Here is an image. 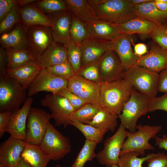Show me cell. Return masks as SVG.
<instances>
[{
	"label": "cell",
	"instance_id": "db71d44e",
	"mask_svg": "<svg viewBox=\"0 0 167 167\" xmlns=\"http://www.w3.org/2000/svg\"><path fill=\"white\" fill-rule=\"evenodd\" d=\"M37 1L35 0H18L16 1V4L19 8H21Z\"/></svg>",
	"mask_w": 167,
	"mask_h": 167
},
{
	"label": "cell",
	"instance_id": "6f0895ef",
	"mask_svg": "<svg viewBox=\"0 0 167 167\" xmlns=\"http://www.w3.org/2000/svg\"><path fill=\"white\" fill-rule=\"evenodd\" d=\"M112 167H119L118 165H114L112 166Z\"/></svg>",
	"mask_w": 167,
	"mask_h": 167
},
{
	"label": "cell",
	"instance_id": "94428289",
	"mask_svg": "<svg viewBox=\"0 0 167 167\" xmlns=\"http://www.w3.org/2000/svg\"><path fill=\"white\" fill-rule=\"evenodd\" d=\"M0 167H5L3 166H2V165H0Z\"/></svg>",
	"mask_w": 167,
	"mask_h": 167
},
{
	"label": "cell",
	"instance_id": "836d02e7",
	"mask_svg": "<svg viewBox=\"0 0 167 167\" xmlns=\"http://www.w3.org/2000/svg\"><path fill=\"white\" fill-rule=\"evenodd\" d=\"M97 144L86 139L83 147L70 167H84L86 163L96 157L95 150Z\"/></svg>",
	"mask_w": 167,
	"mask_h": 167
},
{
	"label": "cell",
	"instance_id": "f546056e",
	"mask_svg": "<svg viewBox=\"0 0 167 167\" xmlns=\"http://www.w3.org/2000/svg\"><path fill=\"white\" fill-rule=\"evenodd\" d=\"M118 116L113 114L101 107L92 120L86 124L106 130L114 132L118 126Z\"/></svg>",
	"mask_w": 167,
	"mask_h": 167
},
{
	"label": "cell",
	"instance_id": "8fae6325",
	"mask_svg": "<svg viewBox=\"0 0 167 167\" xmlns=\"http://www.w3.org/2000/svg\"><path fill=\"white\" fill-rule=\"evenodd\" d=\"M43 106L48 108L55 122V125L62 126L64 128L72 126L70 117L75 110L67 100L65 97L52 93L48 94L41 100Z\"/></svg>",
	"mask_w": 167,
	"mask_h": 167
},
{
	"label": "cell",
	"instance_id": "680465c9",
	"mask_svg": "<svg viewBox=\"0 0 167 167\" xmlns=\"http://www.w3.org/2000/svg\"><path fill=\"white\" fill-rule=\"evenodd\" d=\"M55 167H62V166H61V165H57Z\"/></svg>",
	"mask_w": 167,
	"mask_h": 167
},
{
	"label": "cell",
	"instance_id": "c3c4849f",
	"mask_svg": "<svg viewBox=\"0 0 167 167\" xmlns=\"http://www.w3.org/2000/svg\"><path fill=\"white\" fill-rule=\"evenodd\" d=\"M158 91L167 93V68L159 73Z\"/></svg>",
	"mask_w": 167,
	"mask_h": 167
},
{
	"label": "cell",
	"instance_id": "d590c367",
	"mask_svg": "<svg viewBox=\"0 0 167 167\" xmlns=\"http://www.w3.org/2000/svg\"><path fill=\"white\" fill-rule=\"evenodd\" d=\"M157 153H149L141 157L139 153L129 152L120 154L118 165L119 167H143V164L149 159L156 156Z\"/></svg>",
	"mask_w": 167,
	"mask_h": 167
},
{
	"label": "cell",
	"instance_id": "3957f363",
	"mask_svg": "<svg viewBox=\"0 0 167 167\" xmlns=\"http://www.w3.org/2000/svg\"><path fill=\"white\" fill-rule=\"evenodd\" d=\"M151 99L134 89L118 116L120 124L130 132H135L138 119L149 112Z\"/></svg>",
	"mask_w": 167,
	"mask_h": 167
},
{
	"label": "cell",
	"instance_id": "f6af8a7d",
	"mask_svg": "<svg viewBox=\"0 0 167 167\" xmlns=\"http://www.w3.org/2000/svg\"><path fill=\"white\" fill-rule=\"evenodd\" d=\"M147 167H167V155L157 153L154 157L147 161Z\"/></svg>",
	"mask_w": 167,
	"mask_h": 167
},
{
	"label": "cell",
	"instance_id": "60d3db41",
	"mask_svg": "<svg viewBox=\"0 0 167 167\" xmlns=\"http://www.w3.org/2000/svg\"><path fill=\"white\" fill-rule=\"evenodd\" d=\"M45 69L55 75L68 79L75 75L73 69L69 62L53 66Z\"/></svg>",
	"mask_w": 167,
	"mask_h": 167
},
{
	"label": "cell",
	"instance_id": "52a82bcc",
	"mask_svg": "<svg viewBox=\"0 0 167 167\" xmlns=\"http://www.w3.org/2000/svg\"><path fill=\"white\" fill-rule=\"evenodd\" d=\"M40 145L50 160L54 161L63 158L71 149L69 138L58 131L50 122Z\"/></svg>",
	"mask_w": 167,
	"mask_h": 167
},
{
	"label": "cell",
	"instance_id": "4dcf8cb0",
	"mask_svg": "<svg viewBox=\"0 0 167 167\" xmlns=\"http://www.w3.org/2000/svg\"><path fill=\"white\" fill-rule=\"evenodd\" d=\"M7 56V69H14L32 61L26 50H15L11 48H5Z\"/></svg>",
	"mask_w": 167,
	"mask_h": 167
},
{
	"label": "cell",
	"instance_id": "681fc988",
	"mask_svg": "<svg viewBox=\"0 0 167 167\" xmlns=\"http://www.w3.org/2000/svg\"><path fill=\"white\" fill-rule=\"evenodd\" d=\"M7 68V56L5 49L1 46L0 47V75H5Z\"/></svg>",
	"mask_w": 167,
	"mask_h": 167
},
{
	"label": "cell",
	"instance_id": "9c48e42d",
	"mask_svg": "<svg viewBox=\"0 0 167 167\" xmlns=\"http://www.w3.org/2000/svg\"><path fill=\"white\" fill-rule=\"evenodd\" d=\"M126 132V128L120 124L113 135L105 140L103 149L96 153V158L100 164L106 167L118 165Z\"/></svg>",
	"mask_w": 167,
	"mask_h": 167
},
{
	"label": "cell",
	"instance_id": "5bb4252c",
	"mask_svg": "<svg viewBox=\"0 0 167 167\" xmlns=\"http://www.w3.org/2000/svg\"><path fill=\"white\" fill-rule=\"evenodd\" d=\"M102 83H107L123 78L126 70L117 54L113 50L104 53L98 61Z\"/></svg>",
	"mask_w": 167,
	"mask_h": 167
},
{
	"label": "cell",
	"instance_id": "1f68e13d",
	"mask_svg": "<svg viewBox=\"0 0 167 167\" xmlns=\"http://www.w3.org/2000/svg\"><path fill=\"white\" fill-rule=\"evenodd\" d=\"M70 35L71 40L80 46L91 37L87 24L72 14Z\"/></svg>",
	"mask_w": 167,
	"mask_h": 167
},
{
	"label": "cell",
	"instance_id": "816d5d0a",
	"mask_svg": "<svg viewBox=\"0 0 167 167\" xmlns=\"http://www.w3.org/2000/svg\"><path fill=\"white\" fill-rule=\"evenodd\" d=\"M134 50L135 54L139 57L144 55L148 52L146 45L143 43L134 45Z\"/></svg>",
	"mask_w": 167,
	"mask_h": 167
},
{
	"label": "cell",
	"instance_id": "30bf717a",
	"mask_svg": "<svg viewBox=\"0 0 167 167\" xmlns=\"http://www.w3.org/2000/svg\"><path fill=\"white\" fill-rule=\"evenodd\" d=\"M52 118L51 114L45 110L31 107L27 120L25 142L40 144Z\"/></svg>",
	"mask_w": 167,
	"mask_h": 167
},
{
	"label": "cell",
	"instance_id": "7dc6e473",
	"mask_svg": "<svg viewBox=\"0 0 167 167\" xmlns=\"http://www.w3.org/2000/svg\"><path fill=\"white\" fill-rule=\"evenodd\" d=\"M13 112H4L0 113V137L1 138L6 132L8 125Z\"/></svg>",
	"mask_w": 167,
	"mask_h": 167
},
{
	"label": "cell",
	"instance_id": "83f0119b",
	"mask_svg": "<svg viewBox=\"0 0 167 167\" xmlns=\"http://www.w3.org/2000/svg\"><path fill=\"white\" fill-rule=\"evenodd\" d=\"M135 6L137 16L147 19L158 25H167V12L158 9L154 0Z\"/></svg>",
	"mask_w": 167,
	"mask_h": 167
},
{
	"label": "cell",
	"instance_id": "11a10c76",
	"mask_svg": "<svg viewBox=\"0 0 167 167\" xmlns=\"http://www.w3.org/2000/svg\"><path fill=\"white\" fill-rule=\"evenodd\" d=\"M15 167H31L30 165L21 157Z\"/></svg>",
	"mask_w": 167,
	"mask_h": 167
},
{
	"label": "cell",
	"instance_id": "4fadbf2b",
	"mask_svg": "<svg viewBox=\"0 0 167 167\" xmlns=\"http://www.w3.org/2000/svg\"><path fill=\"white\" fill-rule=\"evenodd\" d=\"M68 89L88 103L100 105L101 84L92 82L77 75L68 79Z\"/></svg>",
	"mask_w": 167,
	"mask_h": 167
},
{
	"label": "cell",
	"instance_id": "cb8c5ba5",
	"mask_svg": "<svg viewBox=\"0 0 167 167\" xmlns=\"http://www.w3.org/2000/svg\"><path fill=\"white\" fill-rule=\"evenodd\" d=\"M65 45L54 41L41 55L40 61L42 68L68 62Z\"/></svg>",
	"mask_w": 167,
	"mask_h": 167
},
{
	"label": "cell",
	"instance_id": "6da1fadb",
	"mask_svg": "<svg viewBox=\"0 0 167 167\" xmlns=\"http://www.w3.org/2000/svg\"><path fill=\"white\" fill-rule=\"evenodd\" d=\"M134 88L123 78L101 84L100 105L118 116Z\"/></svg>",
	"mask_w": 167,
	"mask_h": 167
},
{
	"label": "cell",
	"instance_id": "ba28073f",
	"mask_svg": "<svg viewBox=\"0 0 167 167\" xmlns=\"http://www.w3.org/2000/svg\"><path fill=\"white\" fill-rule=\"evenodd\" d=\"M26 32L28 41L26 50L32 61L40 66L41 55L54 41L52 28L32 26L26 27Z\"/></svg>",
	"mask_w": 167,
	"mask_h": 167
},
{
	"label": "cell",
	"instance_id": "d4e9b609",
	"mask_svg": "<svg viewBox=\"0 0 167 167\" xmlns=\"http://www.w3.org/2000/svg\"><path fill=\"white\" fill-rule=\"evenodd\" d=\"M113 24L121 34L130 35L135 33L149 34L158 26L147 19L139 16L122 24Z\"/></svg>",
	"mask_w": 167,
	"mask_h": 167
},
{
	"label": "cell",
	"instance_id": "ee69618b",
	"mask_svg": "<svg viewBox=\"0 0 167 167\" xmlns=\"http://www.w3.org/2000/svg\"><path fill=\"white\" fill-rule=\"evenodd\" d=\"M149 110V112L161 110L167 112V93L161 96L152 98Z\"/></svg>",
	"mask_w": 167,
	"mask_h": 167
},
{
	"label": "cell",
	"instance_id": "484cf974",
	"mask_svg": "<svg viewBox=\"0 0 167 167\" xmlns=\"http://www.w3.org/2000/svg\"><path fill=\"white\" fill-rule=\"evenodd\" d=\"M86 24L91 37L114 42L122 34L112 23L101 19Z\"/></svg>",
	"mask_w": 167,
	"mask_h": 167
},
{
	"label": "cell",
	"instance_id": "44dd1931",
	"mask_svg": "<svg viewBox=\"0 0 167 167\" xmlns=\"http://www.w3.org/2000/svg\"><path fill=\"white\" fill-rule=\"evenodd\" d=\"M21 23L26 27L40 25L53 28V21L49 16L32 3L19 8Z\"/></svg>",
	"mask_w": 167,
	"mask_h": 167
},
{
	"label": "cell",
	"instance_id": "e575fe53",
	"mask_svg": "<svg viewBox=\"0 0 167 167\" xmlns=\"http://www.w3.org/2000/svg\"><path fill=\"white\" fill-rule=\"evenodd\" d=\"M101 107L93 104L87 103L72 113L71 120L86 124L92 120Z\"/></svg>",
	"mask_w": 167,
	"mask_h": 167
},
{
	"label": "cell",
	"instance_id": "91938a15",
	"mask_svg": "<svg viewBox=\"0 0 167 167\" xmlns=\"http://www.w3.org/2000/svg\"><path fill=\"white\" fill-rule=\"evenodd\" d=\"M165 32L167 33V25L166 26L165 28Z\"/></svg>",
	"mask_w": 167,
	"mask_h": 167
},
{
	"label": "cell",
	"instance_id": "603a6c76",
	"mask_svg": "<svg viewBox=\"0 0 167 167\" xmlns=\"http://www.w3.org/2000/svg\"><path fill=\"white\" fill-rule=\"evenodd\" d=\"M42 69L41 67L31 61L14 69H6L5 75L21 84L28 90L32 81Z\"/></svg>",
	"mask_w": 167,
	"mask_h": 167
},
{
	"label": "cell",
	"instance_id": "f907efd6",
	"mask_svg": "<svg viewBox=\"0 0 167 167\" xmlns=\"http://www.w3.org/2000/svg\"><path fill=\"white\" fill-rule=\"evenodd\" d=\"M155 140L156 146L167 151V135L164 134L162 137L156 136L155 138Z\"/></svg>",
	"mask_w": 167,
	"mask_h": 167
},
{
	"label": "cell",
	"instance_id": "e0dca14e",
	"mask_svg": "<svg viewBox=\"0 0 167 167\" xmlns=\"http://www.w3.org/2000/svg\"><path fill=\"white\" fill-rule=\"evenodd\" d=\"M26 143L10 136L0 145V165L5 167H15L21 157Z\"/></svg>",
	"mask_w": 167,
	"mask_h": 167
},
{
	"label": "cell",
	"instance_id": "7402d4cb",
	"mask_svg": "<svg viewBox=\"0 0 167 167\" xmlns=\"http://www.w3.org/2000/svg\"><path fill=\"white\" fill-rule=\"evenodd\" d=\"M1 46L15 50H26L28 41L26 27L21 22L11 31L1 34L0 38Z\"/></svg>",
	"mask_w": 167,
	"mask_h": 167
},
{
	"label": "cell",
	"instance_id": "ffe728a7",
	"mask_svg": "<svg viewBox=\"0 0 167 167\" xmlns=\"http://www.w3.org/2000/svg\"><path fill=\"white\" fill-rule=\"evenodd\" d=\"M131 35L122 34L114 42L112 49L118 56L126 71L135 65L140 57L136 55L132 49Z\"/></svg>",
	"mask_w": 167,
	"mask_h": 167
},
{
	"label": "cell",
	"instance_id": "b9f144b4",
	"mask_svg": "<svg viewBox=\"0 0 167 167\" xmlns=\"http://www.w3.org/2000/svg\"><path fill=\"white\" fill-rule=\"evenodd\" d=\"M167 25H158L149 34L154 41L163 49L167 51V33L165 28Z\"/></svg>",
	"mask_w": 167,
	"mask_h": 167
},
{
	"label": "cell",
	"instance_id": "277c9868",
	"mask_svg": "<svg viewBox=\"0 0 167 167\" xmlns=\"http://www.w3.org/2000/svg\"><path fill=\"white\" fill-rule=\"evenodd\" d=\"M27 89L16 80L5 75H0V111L13 112L24 104Z\"/></svg>",
	"mask_w": 167,
	"mask_h": 167
},
{
	"label": "cell",
	"instance_id": "d6986e66",
	"mask_svg": "<svg viewBox=\"0 0 167 167\" xmlns=\"http://www.w3.org/2000/svg\"><path fill=\"white\" fill-rule=\"evenodd\" d=\"M135 65L159 73L167 68V51L154 44L147 54L139 57Z\"/></svg>",
	"mask_w": 167,
	"mask_h": 167
},
{
	"label": "cell",
	"instance_id": "4316f807",
	"mask_svg": "<svg viewBox=\"0 0 167 167\" xmlns=\"http://www.w3.org/2000/svg\"><path fill=\"white\" fill-rule=\"evenodd\" d=\"M69 10L81 21L88 24L100 19L86 0H65Z\"/></svg>",
	"mask_w": 167,
	"mask_h": 167
},
{
	"label": "cell",
	"instance_id": "f5cc1de1",
	"mask_svg": "<svg viewBox=\"0 0 167 167\" xmlns=\"http://www.w3.org/2000/svg\"><path fill=\"white\" fill-rule=\"evenodd\" d=\"M157 7L160 10L167 12V0H154Z\"/></svg>",
	"mask_w": 167,
	"mask_h": 167
},
{
	"label": "cell",
	"instance_id": "7c38bea8",
	"mask_svg": "<svg viewBox=\"0 0 167 167\" xmlns=\"http://www.w3.org/2000/svg\"><path fill=\"white\" fill-rule=\"evenodd\" d=\"M68 79L55 75L46 69L42 68L28 89V96L32 97L41 92L56 94L61 90L68 88Z\"/></svg>",
	"mask_w": 167,
	"mask_h": 167
},
{
	"label": "cell",
	"instance_id": "ab89813d",
	"mask_svg": "<svg viewBox=\"0 0 167 167\" xmlns=\"http://www.w3.org/2000/svg\"><path fill=\"white\" fill-rule=\"evenodd\" d=\"M98 61L82 67L77 75L92 82L101 83Z\"/></svg>",
	"mask_w": 167,
	"mask_h": 167
},
{
	"label": "cell",
	"instance_id": "bcb514c9",
	"mask_svg": "<svg viewBox=\"0 0 167 167\" xmlns=\"http://www.w3.org/2000/svg\"><path fill=\"white\" fill-rule=\"evenodd\" d=\"M16 0H0V21L11 11L16 3Z\"/></svg>",
	"mask_w": 167,
	"mask_h": 167
},
{
	"label": "cell",
	"instance_id": "5b68a950",
	"mask_svg": "<svg viewBox=\"0 0 167 167\" xmlns=\"http://www.w3.org/2000/svg\"><path fill=\"white\" fill-rule=\"evenodd\" d=\"M161 125H137L136 131L131 133L127 131V137L123 145L120 154L129 152H137L145 155V151L154 150L155 147L149 143L161 131Z\"/></svg>",
	"mask_w": 167,
	"mask_h": 167
},
{
	"label": "cell",
	"instance_id": "ac0fdd59",
	"mask_svg": "<svg viewBox=\"0 0 167 167\" xmlns=\"http://www.w3.org/2000/svg\"><path fill=\"white\" fill-rule=\"evenodd\" d=\"M53 21L52 34L54 41L65 45L71 40L70 30L72 14L68 10L59 13L47 15Z\"/></svg>",
	"mask_w": 167,
	"mask_h": 167
},
{
	"label": "cell",
	"instance_id": "7bdbcfd3",
	"mask_svg": "<svg viewBox=\"0 0 167 167\" xmlns=\"http://www.w3.org/2000/svg\"><path fill=\"white\" fill-rule=\"evenodd\" d=\"M56 95L66 99L75 110L88 103L85 100L71 92L68 88L61 90Z\"/></svg>",
	"mask_w": 167,
	"mask_h": 167
},
{
	"label": "cell",
	"instance_id": "9f6ffc18",
	"mask_svg": "<svg viewBox=\"0 0 167 167\" xmlns=\"http://www.w3.org/2000/svg\"><path fill=\"white\" fill-rule=\"evenodd\" d=\"M128 1L134 6L147 2L151 0H128Z\"/></svg>",
	"mask_w": 167,
	"mask_h": 167
},
{
	"label": "cell",
	"instance_id": "f1b7e54d",
	"mask_svg": "<svg viewBox=\"0 0 167 167\" xmlns=\"http://www.w3.org/2000/svg\"><path fill=\"white\" fill-rule=\"evenodd\" d=\"M21 157L31 167H46L51 160L40 144L27 143L21 153Z\"/></svg>",
	"mask_w": 167,
	"mask_h": 167
},
{
	"label": "cell",
	"instance_id": "8d00e7d4",
	"mask_svg": "<svg viewBox=\"0 0 167 167\" xmlns=\"http://www.w3.org/2000/svg\"><path fill=\"white\" fill-rule=\"evenodd\" d=\"M32 4L44 13L48 15L69 10L64 0H37Z\"/></svg>",
	"mask_w": 167,
	"mask_h": 167
},
{
	"label": "cell",
	"instance_id": "74e56055",
	"mask_svg": "<svg viewBox=\"0 0 167 167\" xmlns=\"http://www.w3.org/2000/svg\"><path fill=\"white\" fill-rule=\"evenodd\" d=\"M68 61L77 75L82 67V52L80 46L71 40L65 45Z\"/></svg>",
	"mask_w": 167,
	"mask_h": 167
},
{
	"label": "cell",
	"instance_id": "9a60e30c",
	"mask_svg": "<svg viewBox=\"0 0 167 167\" xmlns=\"http://www.w3.org/2000/svg\"><path fill=\"white\" fill-rule=\"evenodd\" d=\"M114 42L90 37L80 45L82 67L99 60L107 51L113 50Z\"/></svg>",
	"mask_w": 167,
	"mask_h": 167
},
{
	"label": "cell",
	"instance_id": "f35d334b",
	"mask_svg": "<svg viewBox=\"0 0 167 167\" xmlns=\"http://www.w3.org/2000/svg\"><path fill=\"white\" fill-rule=\"evenodd\" d=\"M20 22L19 8L16 3L9 13L0 21V34L11 31Z\"/></svg>",
	"mask_w": 167,
	"mask_h": 167
},
{
	"label": "cell",
	"instance_id": "2e32d148",
	"mask_svg": "<svg viewBox=\"0 0 167 167\" xmlns=\"http://www.w3.org/2000/svg\"><path fill=\"white\" fill-rule=\"evenodd\" d=\"M33 101L32 97H28L21 108L12 112L6 129L11 136L25 142L27 120Z\"/></svg>",
	"mask_w": 167,
	"mask_h": 167
},
{
	"label": "cell",
	"instance_id": "8992f818",
	"mask_svg": "<svg viewBox=\"0 0 167 167\" xmlns=\"http://www.w3.org/2000/svg\"><path fill=\"white\" fill-rule=\"evenodd\" d=\"M123 78L138 92L152 98L156 97L159 73L135 65L125 71Z\"/></svg>",
	"mask_w": 167,
	"mask_h": 167
},
{
	"label": "cell",
	"instance_id": "d6a6232c",
	"mask_svg": "<svg viewBox=\"0 0 167 167\" xmlns=\"http://www.w3.org/2000/svg\"><path fill=\"white\" fill-rule=\"evenodd\" d=\"M72 126L79 130L86 139L99 143L101 142L104 135L107 132L104 129L97 128L87 124L76 121H72Z\"/></svg>",
	"mask_w": 167,
	"mask_h": 167
},
{
	"label": "cell",
	"instance_id": "7a4b0ae2",
	"mask_svg": "<svg viewBox=\"0 0 167 167\" xmlns=\"http://www.w3.org/2000/svg\"><path fill=\"white\" fill-rule=\"evenodd\" d=\"M101 20L120 24L137 16L135 6L128 0H102L93 7Z\"/></svg>",
	"mask_w": 167,
	"mask_h": 167
}]
</instances>
